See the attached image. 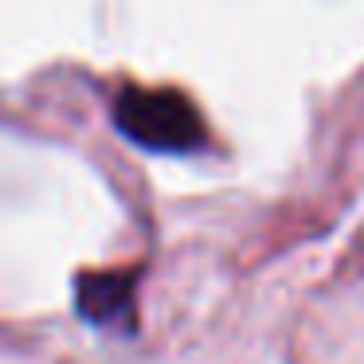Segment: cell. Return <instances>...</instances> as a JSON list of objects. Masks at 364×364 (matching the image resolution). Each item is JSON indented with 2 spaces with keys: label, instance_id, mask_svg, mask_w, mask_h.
<instances>
[{
  "label": "cell",
  "instance_id": "6da1fadb",
  "mask_svg": "<svg viewBox=\"0 0 364 364\" xmlns=\"http://www.w3.org/2000/svg\"><path fill=\"white\" fill-rule=\"evenodd\" d=\"M114 126L149 153H196L204 145V122L181 90L126 87L114 102Z\"/></svg>",
  "mask_w": 364,
  "mask_h": 364
},
{
  "label": "cell",
  "instance_id": "7a4b0ae2",
  "mask_svg": "<svg viewBox=\"0 0 364 364\" xmlns=\"http://www.w3.org/2000/svg\"><path fill=\"white\" fill-rule=\"evenodd\" d=\"M75 309L98 329L134 333L137 325V270H87L75 282Z\"/></svg>",
  "mask_w": 364,
  "mask_h": 364
}]
</instances>
